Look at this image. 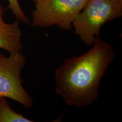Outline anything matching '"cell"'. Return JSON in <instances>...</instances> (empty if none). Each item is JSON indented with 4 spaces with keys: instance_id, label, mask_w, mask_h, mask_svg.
I'll list each match as a JSON object with an SVG mask.
<instances>
[{
    "instance_id": "3",
    "label": "cell",
    "mask_w": 122,
    "mask_h": 122,
    "mask_svg": "<svg viewBox=\"0 0 122 122\" xmlns=\"http://www.w3.org/2000/svg\"><path fill=\"white\" fill-rule=\"evenodd\" d=\"M88 0H37L32 13V23L40 28L56 26L65 30L72 24Z\"/></svg>"
},
{
    "instance_id": "5",
    "label": "cell",
    "mask_w": 122,
    "mask_h": 122,
    "mask_svg": "<svg viewBox=\"0 0 122 122\" xmlns=\"http://www.w3.org/2000/svg\"><path fill=\"white\" fill-rule=\"evenodd\" d=\"M5 9L0 4V49L10 53L22 51L23 48L22 32L20 28V21L15 19L13 22L5 21Z\"/></svg>"
},
{
    "instance_id": "8",
    "label": "cell",
    "mask_w": 122,
    "mask_h": 122,
    "mask_svg": "<svg viewBox=\"0 0 122 122\" xmlns=\"http://www.w3.org/2000/svg\"><path fill=\"white\" fill-rule=\"evenodd\" d=\"M30 1H33V2H36V1H37V0H30Z\"/></svg>"
},
{
    "instance_id": "7",
    "label": "cell",
    "mask_w": 122,
    "mask_h": 122,
    "mask_svg": "<svg viewBox=\"0 0 122 122\" xmlns=\"http://www.w3.org/2000/svg\"><path fill=\"white\" fill-rule=\"evenodd\" d=\"M7 1L9 3L7 9H10L11 10L16 19H18L20 22H23V23L30 25V20L20 5L19 1L18 0H7Z\"/></svg>"
},
{
    "instance_id": "4",
    "label": "cell",
    "mask_w": 122,
    "mask_h": 122,
    "mask_svg": "<svg viewBox=\"0 0 122 122\" xmlns=\"http://www.w3.org/2000/svg\"><path fill=\"white\" fill-rule=\"evenodd\" d=\"M26 64V57L21 51L8 56L0 53V97L11 99L29 109L33 101L23 86L21 77Z\"/></svg>"
},
{
    "instance_id": "9",
    "label": "cell",
    "mask_w": 122,
    "mask_h": 122,
    "mask_svg": "<svg viewBox=\"0 0 122 122\" xmlns=\"http://www.w3.org/2000/svg\"><path fill=\"white\" fill-rule=\"evenodd\" d=\"M119 1H120V2H122V0H119Z\"/></svg>"
},
{
    "instance_id": "1",
    "label": "cell",
    "mask_w": 122,
    "mask_h": 122,
    "mask_svg": "<svg viewBox=\"0 0 122 122\" xmlns=\"http://www.w3.org/2000/svg\"><path fill=\"white\" fill-rule=\"evenodd\" d=\"M92 46L65 59L55 71L56 92L69 106H89L97 100L102 79L115 57L112 46L99 36Z\"/></svg>"
},
{
    "instance_id": "2",
    "label": "cell",
    "mask_w": 122,
    "mask_h": 122,
    "mask_svg": "<svg viewBox=\"0 0 122 122\" xmlns=\"http://www.w3.org/2000/svg\"><path fill=\"white\" fill-rule=\"evenodd\" d=\"M122 15V2L119 0H88L73 22V28L84 44L92 46L103 24Z\"/></svg>"
},
{
    "instance_id": "6",
    "label": "cell",
    "mask_w": 122,
    "mask_h": 122,
    "mask_svg": "<svg viewBox=\"0 0 122 122\" xmlns=\"http://www.w3.org/2000/svg\"><path fill=\"white\" fill-rule=\"evenodd\" d=\"M11 107L4 97H0V122H33Z\"/></svg>"
}]
</instances>
